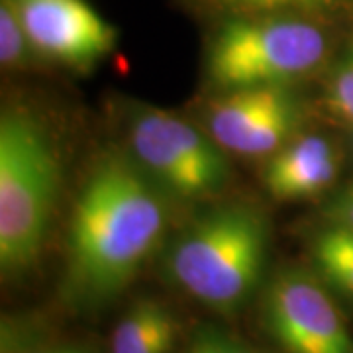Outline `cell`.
<instances>
[{
  "label": "cell",
  "mask_w": 353,
  "mask_h": 353,
  "mask_svg": "<svg viewBox=\"0 0 353 353\" xmlns=\"http://www.w3.org/2000/svg\"><path fill=\"white\" fill-rule=\"evenodd\" d=\"M169 208L134 157L104 155L79 192L65 241V296L81 310L118 299L163 245Z\"/></svg>",
  "instance_id": "obj_1"
},
{
  "label": "cell",
  "mask_w": 353,
  "mask_h": 353,
  "mask_svg": "<svg viewBox=\"0 0 353 353\" xmlns=\"http://www.w3.org/2000/svg\"><path fill=\"white\" fill-rule=\"evenodd\" d=\"M269 250L265 216L230 202L194 218L165 250L169 281L218 314H236L263 283Z\"/></svg>",
  "instance_id": "obj_2"
},
{
  "label": "cell",
  "mask_w": 353,
  "mask_h": 353,
  "mask_svg": "<svg viewBox=\"0 0 353 353\" xmlns=\"http://www.w3.org/2000/svg\"><path fill=\"white\" fill-rule=\"evenodd\" d=\"M59 171L51 141L32 114L8 108L0 116V269L26 273L38 261Z\"/></svg>",
  "instance_id": "obj_3"
},
{
  "label": "cell",
  "mask_w": 353,
  "mask_h": 353,
  "mask_svg": "<svg viewBox=\"0 0 353 353\" xmlns=\"http://www.w3.org/2000/svg\"><path fill=\"white\" fill-rule=\"evenodd\" d=\"M328 55L326 34L294 18H232L206 53L208 83L222 92L289 87L314 73Z\"/></svg>",
  "instance_id": "obj_4"
},
{
  "label": "cell",
  "mask_w": 353,
  "mask_h": 353,
  "mask_svg": "<svg viewBox=\"0 0 353 353\" xmlns=\"http://www.w3.org/2000/svg\"><path fill=\"white\" fill-rule=\"evenodd\" d=\"M128 139L134 161L159 189L176 199H208L232 176L224 150L214 138L173 112L152 106L136 110Z\"/></svg>",
  "instance_id": "obj_5"
},
{
  "label": "cell",
  "mask_w": 353,
  "mask_h": 353,
  "mask_svg": "<svg viewBox=\"0 0 353 353\" xmlns=\"http://www.w3.org/2000/svg\"><path fill=\"white\" fill-rule=\"evenodd\" d=\"M261 306L265 330L285 353H353L345 316L314 269H281Z\"/></svg>",
  "instance_id": "obj_6"
},
{
  "label": "cell",
  "mask_w": 353,
  "mask_h": 353,
  "mask_svg": "<svg viewBox=\"0 0 353 353\" xmlns=\"http://www.w3.org/2000/svg\"><path fill=\"white\" fill-rule=\"evenodd\" d=\"M301 124L299 101L289 87L224 92L206 112V130L224 152L263 157L279 152Z\"/></svg>",
  "instance_id": "obj_7"
},
{
  "label": "cell",
  "mask_w": 353,
  "mask_h": 353,
  "mask_svg": "<svg viewBox=\"0 0 353 353\" xmlns=\"http://www.w3.org/2000/svg\"><path fill=\"white\" fill-rule=\"evenodd\" d=\"M38 55L92 69L116 46V28L87 0H10Z\"/></svg>",
  "instance_id": "obj_8"
},
{
  "label": "cell",
  "mask_w": 353,
  "mask_h": 353,
  "mask_svg": "<svg viewBox=\"0 0 353 353\" xmlns=\"http://www.w3.org/2000/svg\"><path fill=\"white\" fill-rule=\"evenodd\" d=\"M341 157L324 136H299L271 155L265 167L267 192L277 201H304L332 187Z\"/></svg>",
  "instance_id": "obj_9"
},
{
  "label": "cell",
  "mask_w": 353,
  "mask_h": 353,
  "mask_svg": "<svg viewBox=\"0 0 353 353\" xmlns=\"http://www.w3.org/2000/svg\"><path fill=\"white\" fill-rule=\"evenodd\" d=\"M183 322L175 310L145 296L128 308L114 326L110 353H175Z\"/></svg>",
  "instance_id": "obj_10"
},
{
  "label": "cell",
  "mask_w": 353,
  "mask_h": 353,
  "mask_svg": "<svg viewBox=\"0 0 353 353\" xmlns=\"http://www.w3.org/2000/svg\"><path fill=\"white\" fill-rule=\"evenodd\" d=\"M312 265L330 289L353 303V245L340 240L332 228L314 238Z\"/></svg>",
  "instance_id": "obj_11"
},
{
  "label": "cell",
  "mask_w": 353,
  "mask_h": 353,
  "mask_svg": "<svg viewBox=\"0 0 353 353\" xmlns=\"http://www.w3.org/2000/svg\"><path fill=\"white\" fill-rule=\"evenodd\" d=\"M38 55L10 0H0V63L4 69L26 67Z\"/></svg>",
  "instance_id": "obj_12"
},
{
  "label": "cell",
  "mask_w": 353,
  "mask_h": 353,
  "mask_svg": "<svg viewBox=\"0 0 353 353\" xmlns=\"http://www.w3.org/2000/svg\"><path fill=\"white\" fill-rule=\"evenodd\" d=\"M181 353H261L250 343L230 336L218 328H204L196 332Z\"/></svg>",
  "instance_id": "obj_13"
},
{
  "label": "cell",
  "mask_w": 353,
  "mask_h": 353,
  "mask_svg": "<svg viewBox=\"0 0 353 353\" xmlns=\"http://www.w3.org/2000/svg\"><path fill=\"white\" fill-rule=\"evenodd\" d=\"M328 106L336 116L353 124V65L341 69L328 87Z\"/></svg>",
  "instance_id": "obj_14"
},
{
  "label": "cell",
  "mask_w": 353,
  "mask_h": 353,
  "mask_svg": "<svg viewBox=\"0 0 353 353\" xmlns=\"http://www.w3.org/2000/svg\"><path fill=\"white\" fill-rule=\"evenodd\" d=\"M326 216H328L330 226L353 228V183H350L330 202Z\"/></svg>",
  "instance_id": "obj_15"
},
{
  "label": "cell",
  "mask_w": 353,
  "mask_h": 353,
  "mask_svg": "<svg viewBox=\"0 0 353 353\" xmlns=\"http://www.w3.org/2000/svg\"><path fill=\"white\" fill-rule=\"evenodd\" d=\"M224 6L240 8V10H273L281 6H292V4H308L314 0H214Z\"/></svg>",
  "instance_id": "obj_16"
},
{
  "label": "cell",
  "mask_w": 353,
  "mask_h": 353,
  "mask_svg": "<svg viewBox=\"0 0 353 353\" xmlns=\"http://www.w3.org/2000/svg\"><path fill=\"white\" fill-rule=\"evenodd\" d=\"M28 353H92L85 345H55V347H46V350H38V352Z\"/></svg>",
  "instance_id": "obj_17"
}]
</instances>
